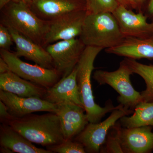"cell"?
I'll return each instance as SVG.
<instances>
[{
    "instance_id": "9a60e30c",
    "label": "cell",
    "mask_w": 153,
    "mask_h": 153,
    "mask_svg": "<svg viewBox=\"0 0 153 153\" xmlns=\"http://www.w3.org/2000/svg\"><path fill=\"white\" fill-rule=\"evenodd\" d=\"M30 6L40 19L48 22L71 12L85 10V3L78 0H34Z\"/></svg>"
},
{
    "instance_id": "2e32d148",
    "label": "cell",
    "mask_w": 153,
    "mask_h": 153,
    "mask_svg": "<svg viewBox=\"0 0 153 153\" xmlns=\"http://www.w3.org/2000/svg\"><path fill=\"white\" fill-rule=\"evenodd\" d=\"M108 54L137 60L153 59V37H126L121 43L112 48L105 49Z\"/></svg>"
},
{
    "instance_id": "603a6c76",
    "label": "cell",
    "mask_w": 153,
    "mask_h": 153,
    "mask_svg": "<svg viewBox=\"0 0 153 153\" xmlns=\"http://www.w3.org/2000/svg\"><path fill=\"white\" fill-rule=\"evenodd\" d=\"M86 14L112 13L119 5L117 0H85Z\"/></svg>"
},
{
    "instance_id": "4fadbf2b",
    "label": "cell",
    "mask_w": 153,
    "mask_h": 153,
    "mask_svg": "<svg viewBox=\"0 0 153 153\" xmlns=\"http://www.w3.org/2000/svg\"><path fill=\"white\" fill-rule=\"evenodd\" d=\"M7 27L16 45L15 53L18 57H25L44 68H54L52 57L45 47L13 28Z\"/></svg>"
},
{
    "instance_id": "4dcf8cb0",
    "label": "cell",
    "mask_w": 153,
    "mask_h": 153,
    "mask_svg": "<svg viewBox=\"0 0 153 153\" xmlns=\"http://www.w3.org/2000/svg\"><path fill=\"white\" fill-rule=\"evenodd\" d=\"M11 1H22L25 2L29 4H31L33 2V1L34 0H11Z\"/></svg>"
},
{
    "instance_id": "5bb4252c",
    "label": "cell",
    "mask_w": 153,
    "mask_h": 153,
    "mask_svg": "<svg viewBox=\"0 0 153 153\" xmlns=\"http://www.w3.org/2000/svg\"><path fill=\"white\" fill-rule=\"evenodd\" d=\"M76 66L68 76H63L47 89L44 99L57 104L71 102L83 107L76 79Z\"/></svg>"
},
{
    "instance_id": "d4e9b609",
    "label": "cell",
    "mask_w": 153,
    "mask_h": 153,
    "mask_svg": "<svg viewBox=\"0 0 153 153\" xmlns=\"http://www.w3.org/2000/svg\"><path fill=\"white\" fill-rule=\"evenodd\" d=\"M14 41L8 28L4 25H0V48L4 50H9L13 44Z\"/></svg>"
},
{
    "instance_id": "484cf974",
    "label": "cell",
    "mask_w": 153,
    "mask_h": 153,
    "mask_svg": "<svg viewBox=\"0 0 153 153\" xmlns=\"http://www.w3.org/2000/svg\"><path fill=\"white\" fill-rule=\"evenodd\" d=\"M13 118L9 112L6 105L0 100V120L2 123H8Z\"/></svg>"
},
{
    "instance_id": "d6a6232c",
    "label": "cell",
    "mask_w": 153,
    "mask_h": 153,
    "mask_svg": "<svg viewBox=\"0 0 153 153\" xmlns=\"http://www.w3.org/2000/svg\"><path fill=\"white\" fill-rule=\"evenodd\" d=\"M152 23L153 24V35H152V37H153V22H152Z\"/></svg>"
},
{
    "instance_id": "d6986e66",
    "label": "cell",
    "mask_w": 153,
    "mask_h": 153,
    "mask_svg": "<svg viewBox=\"0 0 153 153\" xmlns=\"http://www.w3.org/2000/svg\"><path fill=\"white\" fill-rule=\"evenodd\" d=\"M0 145L8 148L13 153H52L49 150L37 147L7 123L0 127Z\"/></svg>"
},
{
    "instance_id": "44dd1931",
    "label": "cell",
    "mask_w": 153,
    "mask_h": 153,
    "mask_svg": "<svg viewBox=\"0 0 153 153\" xmlns=\"http://www.w3.org/2000/svg\"><path fill=\"white\" fill-rule=\"evenodd\" d=\"M124 61L133 74H138L144 80L146 88L140 93L143 101L153 102V65L142 64L136 60L127 58Z\"/></svg>"
},
{
    "instance_id": "ac0fdd59",
    "label": "cell",
    "mask_w": 153,
    "mask_h": 153,
    "mask_svg": "<svg viewBox=\"0 0 153 153\" xmlns=\"http://www.w3.org/2000/svg\"><path fill=\"white\" fill-rule=\"evenodd\" d=\"M47 89L23 79L10 70L0 74V90L19 97L44 99Z\"/></svg>"
},
{
    "instance_id": "52a82bcc",
    "label": "cell",
    "mask_w": 153,
    "mask_h": 153,
    "mask_svg": "<svg viewBox=\"0 0 153 153\" xmlns=\"http://www.w3.org/2000/svg\"><path fill=\"white\" fill-rule=\"evenodd\" d=\"M134 111L118 105L116 109L113 111L108 117L102 122L97 123H89L74 140L82 145L87 153H97L104 143L110 128L120 119L127 116Z\"/></svg>"
},
{
    "instance_id": "cb8c5ba5",
    "label": "cell",
    "mask_w": 153,
    "mask_h": 153,
    "mask_svg": "<svg viewBox=\"0 0 153 153\" xmlns=\"http://www.w3.org/2000/svg\"><path fill=\"white\" fill-rule=\"evenodd\" d=\"M47 149L52 153H85V152L82 144L80 143L72 140H65L59 144L47 147Z\"/></svg>"
},
{
    "instance_id": "6da1fadb",
    "label": "cell",
    "mask_w": 153,
    "mask_h": 153,
    "mask_svg": "<svg viewBox=\"0 0 153 153\" xmlns=\"http://www.w3.org/2000/svg\"><path fill=\"white\" fill-rule=\"evenodd\" d=\"M7 124L31 142L47 147L65 140L59 117L55 113L31 114L22 117L13 118Z\"/></svg>"
},
{
    "instance_id": "277c9868",
    "label": "cell",
    "mask_w": 153,
    "mask_h": 153,
    "mask_svg": "<svg viewBox=\"0 0 153 153\" xmlns=\"http://www.w3.org/2000/svg\"><path fill=\"white\" fill-rule=\"evenodd\" d=\"M112 13L86 14L79 37L85 46L108 49L117 46L124 38Z\"/></svg>"
},
{
    "instance_id": "5b68a950",
    "label": "cell",
    "mask_w": 153,
    "mask_h": 153,
    "mask_svg": "<svg viewBox=\"0 0 153 153\" xmlns=\"http://www.w3.org/2000/svg\"><path fill=\"white\" fill-rule=\"evenodd\" d=\"M133 74L123 60L117 70L112 71L96 70L93 77L100 85L106 84L111 86L119 94L117 97L119 104L134 111L143 99L141 93L134 88L131 82L130 77Z\"/></svg>"
},
{
    "instance_id": "f546056e",
    "label": "cell",
    "mask_w": 153,
    "mask_h": 153,
    "mask_svg": "<svg viewBox=\"0 0 153 153\" xmlns=\"http://www.w3.org/2000/svg\"><path fill=\"white\" fill-rule=\"evenodd\" d=\"M0 151H1V153H13V152L11 150H10V149H9L8 148L2 146H1Z\"/></svg>"
},
{
    "instance_id": "8992f818",
    "label": "cell",
    "mask_w": 153,
    "mask_h": 153,
    "mask_svg": "<svg viewBox=\"0 0 153 153\" xmlns=\"http://www.w3.org/2000/svg\"><path fill=\"white\" fill-rule=\"evenodd\" d=\"M0 54L10 71L23 79L47 89L53 86L61 76L55 68H44L37 64L26 63L9 50L1 49Z\"/></svg>"
},
{
    "instance_id": "1f68e13d",
    "label": "cell",
    "mask_w": 153,
    "mask_h": 153,
    "mask_svg": "<svg viewBox=\"0 0 153 153\" xmlns=\"http://www.w3.org/2000/svg\"><path fill=\"white\" fill-rule=\"evenodd\" d=\"M145 1H146V0H136L137 4L138 7L139 5L142 4Z\"/></svg>"
},
{
    "instance_id": "e0dca14e",
    "label": "cell",
    "mask_w": 153,
    "mask_h": 153,
    "mask_svg": "<svg viewBox=\"0 0 153 153\" xmlns=\"http://www.w3.org/2000/svg\"><path fill=\"white\" fill-rule=\"evenodd\" d=\"M150 126L133 128L123 127L122 145L124 152L148 153L153 150V132Z\"/></svg>"
},
{
    "instance_id": "7a4b0ae2",
    "label": "cell",
    "mask_w": 153,
    "mask_h": 153,
    "mask_svg": "<svg viewBox=\"0 0 153 153\" xmlns=\"http://www.w3.org/2000/svg\"><path fill=\"white\" fill-rule=\"evenodd\" d=\"M103 49L100 47L86 46L76 66V79L80 98L89 123L100 122L105 114L111 112L118 106H114L111 101H107L104 107L100 106L94 101L91 82L96 57Z\"/></svg>"
},
{
    "instance_id": "3957f363",
    "label": "cell",
    "mask_w": 153,
    "mask_h": 153,
    "mask_svg": "<svg viewBox=\"0 0 153 153\" xmlns=\"http://www.w3.org/2000/svg\"><path fill=\"white\" fill-rule=\"evenodd\" d=\"M2 10L1 24L43 46L49 30V22L40 19L30 4L22 1H13Z\"/></svg>"
},
{
    "instance_id": "7402d4cb",
    "label": "cell",
    "mask_w": 153,
    "mask_h": 153,
    "mask_svg": "<svg viewBox=\"0 0 153 153\" xmlns=\"http://www.w3.org/2000/svg\"><path fill=\"white\" fill-rule=\"evenodd\" d=\"M123 127L117 122L109 130L104 143L100 149V153H123L122 145L121 134Z\"/></svg>"
},
{
    "instance_id": "f1b7e54d",
    "label": "cell",
    "mask_w": 153,
    "mask_h": 153,
    "mask_svg": "<svg viewBox=\"0 0 153 153\" xmlns=\"http://www.w3.org/2000/svg\"><path fill=\"white\" fill-rule=\"evenodd\" d=\"M148 12L149 15L153 16V0H150L148 7Z\"/></svg>"
},
{
    "instance_id": "30bf717a",
    "label": "cell",
    "mask_w": 153,
    "mask_h": 153,
    "mask_svg": "<svg viewBox=\"0 0 153 153\" xmlns=\"http://www.w3.org/2000/svg\"><path fill=\"white\" fill-rule=\"evenodd\" d=\"M0 100L7 107L14 118L23 117L33 113L46 111L56 113L57 105L37 97H22L0 90Z\"/></svg>"
},
{
    "instance_id": "7c38bea8",
    "label": "cell",
    "mask_w": 153,
    "mask_h": 153,
    "mask_svg": "<svg viewBox=\"0 0 153 153\" xmlns=\"http://www.w3.org/2000/svg\"><path fill=\"white\" fill-rule=\"evenodd\" d=\"M124 37H150L152 24L147 21L142 13H136L131 10L119 5L112 13Z\"/></svg>"
},
{
    "instance_id": "9c48e42d",
    "label": "cell",
    "mask_w": 153,
    "mask_h": 153,
    "mask_svg": "<svg viewBox=\"0 0 153 153\" xmlns=\"http://www.w3.org/2000/svg\"><path fill=\"white\" fill-rule=\"evenodd\" d=\"M85 10L71 12L49 22V30L44 37V47L60 41L79 38L86 16Z\"/></svg>"
},
{
    "instance_id": "ba28073f",
    "label": "cell",
    "mask_w": 153,
    "mask_h": 153,
    "mask_svg": "<svg viewBox=\"0 0 153 153\" xmlns=\"http://www.w3.org/2000/svg\"><path fill=\"white\" fill-rule=\"evenodd\" d=\"M86 46L79 38L57 41L45 47L54 68L61 76H68L76 67Z\"/></svg>"
},
{
    "instance_id": "4316f807",
    "label": "cell",
    "mask_w": 153,
    "mask_h": 153,
    "mask_svg": "<svg viewBox=\"0 0 153 153\" xmlns=\"http://www.w3.org/2000/svg\"><path fill=\"white\" fill-rule=\"evenodd\" d=\"M117 1L119 4L124 6L130 10L138 7L136 0H117Z\"/></svg>"
},
{
    "instance_id": "ffe728a7",
    "label": "cell",
    "mask_w": 153,
    "mask_h": 153,
    "mask_svg": "<svg viewBox=\"0 0 153 153\" xmlns=\"http://www.w3.org/2000/svg\"><path fill=\"white\" fill-rule=\"evenodd\" d=\"M125 128L150 126L153 127V102L142 101L135 108L131 116H125L119 120Z\"/></svg>"
},
{
    "instance_id": "83f0119b",
    "label": "cell",
    "mask_w": 153,
    "mask_h": 153,
    "mask_svg": "<svg viewBox=\"0 0 153 153\" xmlns=\"http://www.w3.org/2000/svg\"><path fill=\"white\" fill-rule=\"evenodd\" d=\"M8 65L2 58H0V74L10 71Z\"/></svg>"
},
{
    "instance_id": "8fae6325",
    "label": "cell",
    "mask_w": 153,
    "mask_h": 153,
    "mask_svg": "<svg viewBox=\"0 0 153 153\" xmlns=\"http://www.w3.org/2000/svg\"><path fill=\"white\" fill-rule=\"evenodd\" d=\"M57 105V114L60 119L65 140H73L89 123L83 107L71 102H61Z\"/></svg>"
}]
</instances>
